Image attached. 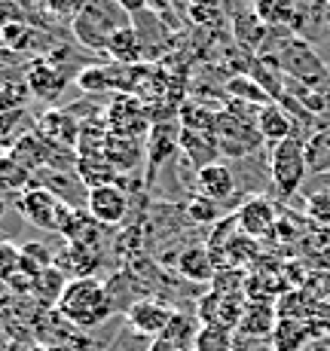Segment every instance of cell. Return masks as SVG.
Returning <instances> with one entry per match:
<instances>
[{
	"mask_svg": "<svg viewBox=\"0 0 330 351\" xmlns=\"http://www.w3.org/2000/svg\"><path fill=\"white\" fill-rule=\"evenodd\" d=\"M56 312L62 315L67 324H73L77 330H95L113 318L117 306H113V296H110L107 281H101L98 275H92V278L67 281L62 300L56 302Z\"/></svg>",
	"mask_w": 330,
	"mask_h": 351,
	"instance_id": "6da1fadb",
	"label": "cell"
},
{
	"mask_svg": "<svg viewBox=\"0 0 330 351\" xmlns=\"http://www.w3.org/2000/svg\"><path fill=\"white\" fill-rule=\"evenodd\" d=\"M257 110L260 107L241 104V101H226L217 110V125H214V138H217L220 156L245 159L263 147L257 128Z\"/></svg>",
	"mask_w": 330,
	"mask_h": 351,
	"instance_id": "7a4b0ae2",
	"label": "cell"
},
{
	"mask_svg": "<svg viewBox=\"0 0 330 351\" xmlns=\"http://www.w3.org/2000/svg\"><path fill=\"white\" fill-rule=\"evenodd\" d=\"M126 25H132V16L117 0H83L77 16L71 19L73 37L95 52H104L110 37Z\"/></svg>",
	"mask_w": 330,
	"mask_h": 351,
	"instance_id": "3957f363",
	"label": "cell"
},
{
	"mask_svg": "<svg viewBox=\"0 0 330 351\" xmlns=\"http://www.w3.org/2000/svg\"><path fill=\"white\" fill-rule=\"evenodd\" d=\"M309 165H306V141L300 134L281 141L269 150V178L275 184L279 199H291L300 190V184L306 180Z\"/></svg>",
	"mask_w": 330,
	"mask_h": 351,
	"instance_id": "277c9868",
	"label": "cell"
},
{
	"mask_svg": "<svg viewBox=\"0 0 330 351\" xmlns=\"http://www.w3.org/2000/svg\"><path fill=\"white\" fill-rule=\"evenodd\" d=\"M16 208L31 226L46 229V232H58V235H62L64 223L73 214V208L58 193H52L49 186H28V190L19 195Z\"/></svg>",
	"mask_w": 330,
	"mask_h": 351,
	"instance_id": "5b68a950",
	"label": "cell"
},
{
	"mask_svg": "<svg viewBox=\"0 0 330 351\" xmlns=\"http://www.w3.org/2000/svg\"><path fill=\"white\" fill-rule=\"evenodd\" d=\"M275 58H279L281 73L297 80V83H318V80L327 77L325 64H321V58L315 56V49L309 46V40L297 37V34H291V37L281 43Z\"/></svg>",
	"mask_w": 330,
	"mask_h": 351,
	"instance_id": "8992f818",
	"label": "cell"
},
{
	"mask_svg": "<svg viewBox=\"0 0 330 351\" xmlns=\"http://www.w3.org/2000/svg\"><path fill=\"white\" fill-rule=\"evenodd\" d=\"M174 312H178V308L172 306V300L147 293L144 300H138L129 312H126V324H129L132 333L147 336V339H159V336L165 333V327H168V321H172Z\"/></svg>",
	"mask_w": 330,
	"mask_h": 351,
	"instance_id": "52a82bcc",
	"label": "cell"
},
{
	"mask_svg": "<svg viewBox=\"0 0 330 351\" xmlns=\"http://www.w3.org/2000/svg\"><path fill=\"white\" fill-rule=\"evenodd\" d=\"M153 125V117L141 107L138 95H132V92H126V95H117L110 101V107H107V128H110L113 134H126V138H134L147 141L144 132H150Z\"/></svg>",
	"mask_w": 330,
	"mask_h": 351,
	"instance_id": "ba28073f",
	"label": "cell"
},
{
	"mask_svg": "<svg viewBox=\"0 0 330 351\" xmlns=\"http://www.w3.org/2000/svg\"><path fill=\"white\" fill-rule=\"evenodd\" d=\"M180 150V123L178 117H165V119H153L150 132L144 141V153H147V180L156 178V168L168 162L174 153Z\"/></svg>",
	"mask_w": 330,
	"mask_h": 351,
	"instance_id": "9c48e42d",
	"label": "cell"
},
{
	"mask_svg": "<svg viewBox=\"0 0 330 351\" xmlns=\"http://www.w3.org/2000/svg\"><path fill=\"white\" fill-rule=\"evenodd\" d=\"M235 220H239V232L260 241L266 235H272L275 226H279V208L266 195H248L239 205V211H235Z\"/></svg>",
	"mask_w": 330,
	"mask_h": 351,
	"instance_id": "30bf717a",
	"label": "cell"
},
{
	"mask_svg": "<svg viewBox=\"0 0 330 351\" xmlns=\"http://www.w3.org/2000/svg\"><path fill=\"white\" fill-rule=\"evenodd\" d=\"M275 327H279V308L266 300H248L241 308V321L235 327V336L245 342H260L269 346Z\"/></svg>",
	"mask_w": 330,
	"mask_h": 351,
	"instance_id": "8fae6325",
	"label": "cell"
},
{
	"mask_svg": "<svg viewBox=\"0 0 330 351\" xmlns=\"http://www.w3.org/2000/svg\"><path fill=\"white\" fill-rule=\"evenodd\" d=\"M86 211L98 220L101 226H119L129 214V195L123 186L104 184L95 190H86Z\"/></svg>",
	"mask_w": 330,
	"mask_h": 351,
	"instance_id": "7c38bea8",
	"label": "cell"
},
{
	"mask_svg": "<svg viewBox=\"0 0 330 351\" xmlns=\"http://www.w3.org/2000/svg\"><path fill=\"white\" fill-rule=\"evenodd\" d=\"M248 300H239V296H224V293H202L196 300V318L202 321V327H230L235 330L241 321V308H245Z\"/></svg>",
	"mask_w": 330,
	"mask_h": 351,
	"instance_id": "4fadbf2b",
	"label": "cell"
},
{
	"mask_svg": "<svg viewBox=\"0 0 330 351\" xmlns=\"http://www.w3.org/2000/svg\"><path fill=\"white\" fill-rule=\"evenodd\" d=\"M101 251L98 247H86V245H64L56 254V269L64 275L67 281L73 278H92L101 269Z\"/></svg>",
	"mask_w": 330,
	"mask_h": 351,
	"instance_id": "5bb4252c",
	"label": "cell"
},
{
	"mask_svg": "<svg viewBox=\"0 0 330 351\" xmlns=\"http://www.w3.org/2000/svg\"><path fill=\"white\" fill-rule=\"evenodd\" d=\"M257 128H260V138H263V144L269 150L297 134V125H294L291 113H287L279 101H269V104H263L257 110Z\"/></svg>",
	"mask_w": 330,
	"mask_h": 351,
	"instance_id": "9a60e30c",
	"label": "cell"
},
{
	"mask_svg": "<svg viewBox=\"0 0 330 351\" xmlns=\"http://www.w3.org/2000/svg\"><path fill=\"white\" fill-rule=\"evenodd\" d=\"M196 190H199V195L217 202V205L230 202L233 193H235V174H233V168L224 165V162H214V165L199 168V171H196Z\"/></svg>",
	"mask_w": 330,
	"mask_h": 351,
	"instance_id": "2e32d148",
	"label": "cell"
},
{
	"mask_svg": "<svg viewBox=\"0 0 330 351\" xmlns=\"http://www.w3.org/2000/svg\"><path fill=\"white\" fill-rule=\"evenodd\" d=\"M178 272L190 285H211L217 263H214V254L208 251V245H187L178 256Z\"/></svg>",
	"mask_w": 330,
	"mask_h": 351,
	"instance_id": "e0dca14e",
	"label": "cell"
},
{
	"mask_svg": "<svg viewBox=\"0 0 330 351\" xmlns=\"http://www.w3.org/2000/svg\"><path fill=\"white\" fill-rule=\"evenodd\" d=\"M64 83H67L64 71L58 64H52L49 58H37L28 67V89L43 101H56L64 92Z\"/></svg>",
	"mask_w": 330,
	"mask_h": 351,
	"instance_id": "ac0fdd59",
	"label": "cell"
},
{
	"mask_svg": "<svg viewBox=\"0 0 330 351\" xmlns=\"http://www.w3.org/2000/svg\"><path fill=\"white\" fill-rule=\"evenodd\" d=\"M180 153L184 159L190 162L193 168H205V165H214L220 159V147H217V138L208 132H187L180 128Z\"/></svg>",
	"mask_w": 330,
	"mask_h": 351,
	"instance_id": "d6986e66",
	"label": "cell"
},
{
	"mask_svg": "<svg viewBox=\"0 0 330 351\" xmlns=\"http://www.w3.org/2000/svg\"><path fill=\"white\" fill-rule=\"evenodd\" d=\"M101 232H104V226H101L98 220L86 211V208H73L71 220H67L64 229H62V239L67 241V245L98 247L101 245Z\"/></svg>",
	"mask_w": 330,
	"mask_h": 351,
	"instance_id": "ffe728a7",
	"label": "cell"
},
{
	"mask_svg": "<svg viewBox=\"0 0 330 351\" xmlns=\"http://www.w3.org/2000/svg\"><path fill=\"white\" fill-rule=\"evenodd\" d=\"M312 342V327L309 321H297V318H279L269 348L272 351H303Z\"/></svg>",
	"mask_w": 330,
	"mask_h": 351,
	"instance_id": "44dd1931",
	"label": "cell"
},
{
	"mask_svg": "<svg viewBox=\"0 0 330 351\" xmlns=\"http://www.w3.org/2000/svg\"><path fill=\"white\" fill-rule=\"evenodd\" d=\"M107 56L113 58L117 64L123 67H134L141 62V52H144V43H141V34L134 25H126V28H119L117 34L110 37V43H107Z\"/></svg>",
	"mask_w": 330,
	"mask_h": 351,
	"instance_id": "7402d4cb",
	"label": "cell"
},
{
	"mask_svg": "<svg viewBox=\"0 0 330 351\" xmlns=\"http://www.w3.org/2000/svg\"><path fill=\"white\" fill-rule=\"evenodd\" d=\"M40 128H43V138L46 141H56V144H64V147H77V138H80V123L71 117V113L64 110H49L43 117V123H40Z\"/></svg>",
	"mask_w": 330,
	"mask_h": 351,
	"instance_id": "603a6c76",
	"label": "cell"
},
{
	"mask_svg": "<svg viewBox=\"0 0 330 351\" xmlns=\"http://www.w3.org/2000/svg\"><path fill=\"white\" fill-rule=\"evenodd\" d=\"M202 330V321L196 318V315H187V312H174L172 321H168L163 339H168L178 351H190L196 348V336Z\"/></svg>",
	"mask_w": 330,
	"mask_h": 351,
	"instance_id": "cb8c5ba5",
	"label": "cell"
},
{
	"mask_svg": "<svg viewBox=\"0 0 330 351\" xmlns=\"http://www.w3.org/2000/svg\"><path fill=\"white\" fill-rule=\"evenodd\" d=\"M251 6L266 28L291 31L294 19H297V0H254Z\"/></svg>",
	"mask_w": 330,
	"mask_h": 351,
	"instance_id": "d4e9b609",
	"label": "cell"
},
{
	"mask_svg": "<svg viewBox=\"0 0 330 351\" xmlns=\"http://www.w3.org/2000/svg\"><path fill=\"white\" fill-rule=\"evenodd\" d=\"M77 174H80V180L86 184V190H95V186L113 184L117 168L110 165V159H107L104 153H95V156H80L77 159Z\"/></svg>",
	"mask_w": 330,
	"mask_h": 351,
	"instance_id": "484cf974",
	"label": "cell"
},
{
	"mask_svg": "<svg viewBox=\"0 0 330 351\" xmlns=\"http://www.w3.org/2000/svg\"><path fill=\"white\" fill-rule=\"evenodd\" d=\"M104 156L110 159V165L117 171H132L138 165V156H141V147L134 138H126V134H107V144H104Z\"/></svg>",
	"mask_w": 330,
	"mask_h": 351,
	"instance_id": "4316f807",
	"label": "cell"
},
{
	"mask_svg": "<svg viewBox=\"0 0 330 351\" xmlns=\"http://www.w3.org/2000/svg\"><path fill=\"white\" fill-rule=\"evenodd\" d=\"M52 266H56V254L46 245H40V241H25L19 247V272L28 275V278H37Z\"/></svg>",
	"mask_w": 330,
	"mask_h": 351,
	"instance_id": "83f0119b",
	"label": "cell"
},
{
	"mask_svg": "<svg viewBox=\"0 0 330 351\" xmlns=\"http://www.w3.org/2000/svg\"><path fill=\"white\" fill-rule=\"evenodd\" d=\"M46 153H49V141H46L43 134H25L10 150V159L16 162V165H22L25 171H31L34 165H43Z\"/></svg>",
	"mask_w": 330,
	"mask_h": 351,
	"instance_id": "f1b7e54d",
	"label": "cell"
},
{
	"mask_svg": "<svg viewBox=\"0 0 330 351\" xmlns=\"http://www.w3.org/2000/svg\"><path fill=\"white\" fill-rule=\"evenodd\" d=\"M178 123L187 132H208L214 134V125H217V110H208L199 101H184L178 110Z\"/></svg>",
	"mask_w": 330,
	"mask_h": 351,
	"instance_id": "f546056e",
	"label": "cell"
},
{
	"mask_svg": "<svg viewBox=\"0 0 330 351\" xmlns=\"http://www.w3.org/2000/svg\"><path fill=\"white\" fill-rule=\"evenodd\" d=\"M306 165L315 174L330 171V125L318 128L306 138Z\"/></svg>",
	"mask_w": 330,
	"mask_h": 351,
	"instance_id": "4dcf8cb0",
	"label": "cell"
},
{
	"mask_svg": "<svg viewBox=\"0 0 330 351\" xmlns=\"http://www.w3.org/2000/svg\"><path fill=\"white\" fill-rule=\"evenodd\" d=\"M226 95H230V101H241V104H251V107H263L272 101L254 77H230L226 80Z\"/></svg>",
	"mask_w": 330,
	"mask_h": 351,
	"instance_id": "1f68e13d",
	"label": "cell"
},
{
	"mask_svg": "<svg viewBox=\"0 0 330 351\" xmlns=\"http://www.w3.org/2000/svg\"><path fill=\"white\" fill-rule=\"evenodd\" d=\"M193 351H239V336L230 327H202Z\"/></svg>",
	"mask_w": 330,
	"mask_h": 351,
	"instance_id": "d6a6232c",
	"label": "cell"
},
{
	"mask_svg": "<svg viewBox=\"0 0 330 351\" xmlns=\"http://www.w3.org/2000/svg\"><path fill=\"white\" fill-rule=\"evenodd\" d=\"M233 28H235V37H239V43L251 46V49H257V46L266 40V34L272 31V28H266V25L260 22L254 10L251 12H239V16H235V22H233Z\"/></svg>",
	"mask_w": 330,
	"mask_h": 351,
	"instance_id": "836d02e7",
	"label": "cell"
},
{
	"mask_svg": "<svg viewBox=\"0 0 330 351\" xmlns=\"http://www.w3.org/2000/svg\"><path fill=\"white\" fill-rule=\"evenodd\" d=\"M184 211H187V217H190L193 223H199V226L220 223V205L217 202H211V199H205V195H199V193L187 199Z\"/></svg>",
	"mask_w": 330,
	"mask_h": 351,
	"instance_id": "e575fe53",
	"label": "cell"
},
{
	"mask_svg": "<svg viewBox=\"0 0 330 351\" xmlns=\"http://www.w3.org/2000/svg\"><path fill=\"white\" fill-rule=\"evenodd\" d=\"M80 86L86 92H107V89H123L119 80L113 77V67H89L80 73Z\"/></svg>",
	"mask_w": 330,
	"mask_h": 351,
	"instance_id": "d590c367",
	"label": "cell"
},
{
	"mask_svg": "<svg viewBox=\"0 0 330 351\" xmlns=\"http://www.w3.org/2000/svg\"><path fill=\"white\" fill-rule=\"evenodd\" d=\"M224 256H230V263H226V266H245V263H251L254 256H257V241L248 239L245 232H239L230 245H226Z\"/></svg>",
	"mask_w": 330,
	"mask_h": 351,
	"instance_id": "8d00e7d4",
	"label": "cell"
},
{
	"mask_svg": "<svg viewBox=\"0 0 330 351\" xmlns=\"http://www.w3.org/2000/svg\"><path fill=\"white\" fill-rule=\"evenodd\" d=\"M19 275V247L0 239V281H12Z\"/></svg>",
	"mask_w": 330,
	"mask_h": 351,
	"instance_id": "74e56055",
	"label": "cell"
},
{
	"mask_svg": "<svg viewBox=\"0 0 330 351\" xmlns=\"http://www.w3.org/2000/svg\"><path fill=\"white\" fill-rule=\"evenodd\" d=\"M306 214L321 226H330V193H312L306 199Z\"/></svg>",
	"mask_w": 330,
	"mask_h": 351,
	"instance_id": "f35d334b",
	"label": "cell"
},
{
	"mask_svg": "<svg viewBox=\"0 0 330 351\" xmlns=\"http://www.w3.org/2000/svg\"><path fill=\"white\" fill-rule=\"evenodd\" d=\"M43 3H46V10H49L52 16H71L73 19L83 0H43Z\"/></svg>",
	"mask_w": 330,
	"mask_h": 351,
	"instance_id": "ab89813d",
	"label": "cell"
},
{
	"mask_svg": "<svg viewBox=\"0 0 330 351\" xmlns=\"http://www.w3.org/2000/svg\"><path fill=\"white\" fill-rule=\"evenodd\" d=\"M19 296H16V290L10 287V281H0V312H6V308L16 302Z\"/></svg>",
	"mask_w": 330,
	"mask_h": 351,
	"instance_id": "60d3db41",
	"label": "cell"
},
{
	"mask_svg": "<svg viewBox=\"0 0 330 351\" xmlns=\"http://www.w3.org/2000/svg\"><path fill=\"white\" fill-rule=\"evenodd\" d=\"M119 6H123L129 16H138V12H144L147 10V0H117Z\"/></svg>",
	"mask_w": 330,
	"mask_h": 351,
	"instance_id": "b9f144b4",
	"label": "cell"
},
{
	"mask_svg": "<svg viewBox=\"0 0 330 351\" xmlns=\"http://www.w3.org/2000/svg\"><path fill=\"white\" fill-rule=\"evenodd\" d=\"M147 351H178V348H174L168 339H163V336H159V339H153L150 346H147Z\"/></svg>",
	"mask_w": 330,
	"mask_h": 351,
	"instance_id": "7bdbcfd3",
	"label": "cell"
},
{
	"mask_svg": "<svg viewBox=\"0 0 330 351\" xmlns=\"http://www.w3.org/2000/svg\"><path fill=\"white\" fill-rule=\"evenodd\" d=\"M10 3H3V0H0V31H3L6 28V25H10L12 22V16H10Z\"/></svg>",
	"mask_w": 330,
	"mask_h": 351,
	"instance_id": "ee69618b",
	"label": "cell"
},
{
	"mask_svg": "<svg viewBox=\"0 0 330 351\" xmlns=\"http://www.w3.org/2000/svg\"><path fill=\"white\" fill-rule=\"evenodd\" d=\"M147 6H150V10H168L172 0H147Z\"/></svg>",
	"mask_w": 330,
	"mask_h": 351,
	"instance_id": "f6af8a7d",
	"label": "cell"
},
{
	"mask_svg": "<svg viewBox=\"0 0 330 351\" xmlns=\"http://www.w3.org/2000/svg\"><path fill=\"white\" fill-rule=\"evenodd\" d=\"M309 351H330V346H312Z\"/></svg>",
	"mask_w": 330,
	"mask_h": 351,
	"instance_id": "bcb514c9",
	"label": "cell"
},
{
	"mask_svg": "<svg viewBox=\"0 0 330 351\" xmlns=\"http://www.w3.org/2000/svg\"><path fill=\"white\" fill-rule=\"evenodd\" d=\"M325 3H327V6H330V0H325Z\"/></svg>",
	"mask_w": 330,
	"mask_h": 351,
	"instance_id": "7dc6e473",
	"label": "cell"
},
{
	"mask_svg": "<svg viewBox=\"0 0 330 351\" xmlns=\"http://www.w3.org/2000/svg\"><path fill=\"white\" fill-rule=\"evenodd\" d=\"M3 3H10V0H3Z\"/></svg>",
	"mask_w": 330,
	"mask_h": 351,
	"instance_id": "c3c4849f",
	"label": "cell"
},
{
	"mask_svg": "<svg viewBox=\"0 0 330 351\" xmlns=\"http://www.w3.org/2000/svg\"><path fill=\"white\" fill-rule=\"evenodd\" d=\"M327 28H330V22H327Z\"/></svg>",
	"mask_w": 330,
	"mask_h": 351,
	"instance_id": "681fc988",
	"label": "cell"
},
{
	"mask_svg": "<svg viewBox=\"0 0 330 351\" xmlns=\"http://www.w3.org/2000/svg\"><path fill=\"white\" fill-rule=\"evenodd\" d=\"M251 3H254V0H251Z\"/></svg>",
	"mask_w": 330,
	"mask_h": 351,
	"instance_id": "f907efd6",
	"label": "cell"
},
{
	"mask_svg": "<svg viewBox=\"0 0 330 351\" xmlns=\"http://www.w3.org/2000/svg\"><path fill=\"white\" fill-rule=\"evenodd\" d=\"M190 351H193V348H190Z\"/></svg>",
	"mask_w": 330,
	"mask_h": 351,
	"instance_id": "816d5d0a",
	"label": "cell"
}]
</instances>
